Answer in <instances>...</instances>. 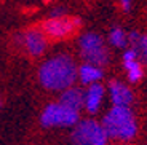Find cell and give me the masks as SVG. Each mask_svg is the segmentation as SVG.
Instances as JSON below:
<instances>
[{
    "instance_id": "1",
    "label": "cell",
    "mask_w": 147,
    "mask_h": 145,
    "mask_svg": "<svg viewBox=\"0 0 147 145\" xmlns=\"http://www.w3.org/2000/svg\"><path fill=\"white\" fill-rule=\"evenodd\" d=\"M77 80V65L67 54L48 59L38 69V81L45 89L63 91L72 86Z\"/></svg>"
},
{
    "instance_id": "2",
    "label": "cell",
    "mask_w": 147,
    "mask_h": 145,
    "mask_svg": "<svg viewBox=\"0 0 147 145\" xmlns=\"http://www.w3.org/2000/svg\"><path fill=\"white\" fill-rule=\"evenodd\" d=\"M102 126L110 139L131 140L138 134L136 118L128 105H114L102 118Z\"/></svg>"
},
{
    "instance_id": "3",
    "label": "cell",
    "mask_w": 147,
    "mask_h": 145,
    "mask_svg": "<svg viewBox=\"0 0 147 145\" xmlns=\"http://www.w3.org/2000/svg\"><path fill=\"white\" fill-rule=\"evenodd\" d=\"M72 131V139L74 144L80 145H104L109 140L106 129H104L102 123H98L94 120H78L74 124Z\"/></svg>"
},
{
    "instance_id": "4",
    "label": "cell",
    "mask_w": 147,
    "mask_h": 145,
    "mask_svg": "<svg viewBox=\"0 0 147 145\" xmlns=\"http://www.w3.org/2000/svg\"><path fill=\"white\" fill-rule=\"evenodd\" d=\"M80 120L77 110L64 107L63 104H48L40 115V123L43 128H72Z\"/></svg>"
},
{
    "instance_id": "5",
    "label": "cell",
    "mask_w": 147,
    "mask_h": 145,
    "mask_svg": "<svg viewBox=\"0 0 147 145\" xmlns=\"http://www.w3.org/2000/svg\"><path fill=\"white\" fill-rule=\"evenodd\" d=\"M80 56L85 62H91L102 67L109 61V51L106 48V43L98 34L88 32L82 35L80 38Z\"/></svg>"
},
{
    "instance_id": "6",
    "label": "cell",
    "mask_w": 147,
    "mask_h": 145,
    "mask_svg": "<svg viewBox=\"0 0 147 145\" xmlns=\"http://www.w3.org/2000/svg\"><path fill=\"white\" fill-rule=\"evenodd\" d=\"M80 27L78 18H67V16H50V19L42 24V30L47 35V38L53 40H64L70 37L75 30Z\"/></svg>"
},
{
    "instance_id": "7",
    "label": "cell",
    "mask_w": 147,
    "mask_h": 145,
    "mask_svg": "<svg viewBox=\"0 0 147 145\" xmlns=\"http://www.w3.org/2000/svg\"><path fill=\"white\" fill-rule=\"evenodd\" d=\"M48 38L42 29H29L22 34V46L32 58H40L47 51Z\"/></svg>"
},
{
    "instance_id": "8",
    "label": "cell",
    "mask_w": 147,
    "mask_h": 145,
    "mask_svg": "<svg viewBox=\"0 0 147 145\" xmlns=\"http://www.w3.org/2000/svg\"><path fill=\"white\" fill-rule=\"evenodd\" d=\"M104 99V86L99 85V81L91 83L83 94V107L86 109L88 113H96L99 110L101 104Z\"/></svg>"
},
{
    "instance_id": "9",
    "label": "cell",
    "mask_w": 147,
    "mask_h": 145,
    "mask_svg": "<svg viewBox=\"0 0 147 145\" xmlns=\"http://www.w3.org/2000/svg\"><path fill=\"white\" fill-rule=\"evenodd\" d=\"M109 93H110V101L114 105H131L133 102V93L126 85L121 81H110L109 85Z\"/></svg>"
},
{
    "instance_id": "10",
    "label": "cell",
    "mask_w": 147,
    "mask_h": 145,
    "mask_svg": "<svg viewBox=\"0 0 147 145\" xmlns=\"http://www.w3.org/2000/svg\"><path fill=\"white\" fill-rule=\"evenodd\" d=\"M59 104L80 112L83 109V93L78 88H74V86L66 88V89H63V93L59 96Z\"/></svg>"
},
{
    "instance_id": "11",
    "label": "cell",
    "mask_w": 147,
    "mask_h": 145,
    "mask_svg": "<svg viewBox=\"0 0 147 145\" xmlns=\"http://www.w3.org/2000/svg\"><path fill=\"white\" fill-rule=\"evenodd\" d=\"M102 75H104L102 67H99V65H96V64H91V62H83L77 69V77L83 85L96 83V81H99L102 78Z\"/></svg>"
},
{
    "instance_id": "12",
    "label": "cell",
    "mask_w": 147,
    "mask_h": 145,
    "mask_svg": "<svg viewBox=\"0 0 147 145\" xmlns=\"http://www.w3.org/2000/svg\"><path fill=\"white\" fill-rule=\"evenodd\" d=\"M123 67H125L126 73H128V80L131 83H138V81L142 78L144 70L142 65L139 64L138 59H131V61H123Z\"/></svg>"
},
{
    "instance_id": "13",
    "label": "cell",
    "mask_w": 147,
    "mask_h": 145,
    "mask_svg": "<svg viewBox=\"0 0 147 145\" xmlns=\"http://www.w3.org/2000/svg\"><path fill=\"white\" fill-rule=\"evenodd\" d=\"M109 42L115 48H125L128 45V35L120 27H114L109 34Z\"/></svg>"
},
{
    "instance_id": "14",
    "label": "cell",
    "mask_w": 147,
    "mask_h": 145,
    "mask_svg": "<svg viewBox=\"0 0 147 145\" xmlns=\"http://www.w3.org/2000/svg\"><path fill=\"white\" fill-rule=\"evenodd\" d=\"M138 51H141V54H142L144 59L147 61V35H141L139 45H138Z\"/></svg>"
},
{
    "instance_id": "15",
    "label": "cell",
    "mask_w": 147,
    "mask_h": 145,
    "mask_svg": "<svg viewBox=\"0 0 147 145\" xmlns=\"http://www.w3.org/2000/svg\"><path fill=\"white\" fill-rule=\"evenodd\" d=\"M131 59H138V51L134 48H129L123 53V61H131Z\"/></svg>"
},
{
    "instance_id": "16",
    "label": "cell",
    "mask_w": 147,
    "mask_h": 145,
    "mask_svg": "<svg viewBox=\"0 0 147 145\" xmlns=\"http://www.w3.org/2000/svg\"><path fill=\"white\" fill-rule=\"evenodd\" d=\"M120 7L123 11H129L131 10V0H120Z\"/></svg>"
},
{
    "instance_id": "17",
    "label": "cell",
    "mask_w": 147,
    "mask_h": 145,
    "mask_svg": "<svg viewBox=\"0 0 147 145\" xmlns=\"http://www.w3.org/2000/svg\"><path fill=\"white\" fill-rule=\"evenodd\" d=\"M64 15V8H53V11H51V15L50 16H63Z\"/></svg>"
},
{
    "instance_id": "18",
    "label": "cell",
    "mask_w": 147,
    "mask_h": 145,
    "mask_svg": "<svg viewBox=\"0 0 147 145\" xmlns=\"http://www.w3.org/2000/svg\"><path fill=\"white\" fill-rule=\"evenodd\" d=\"M0 104H2V96H0Z\"/></svg>"
}]
</instances>
